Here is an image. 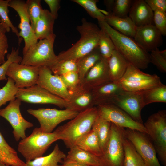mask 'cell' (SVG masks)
<instances>
[{"mask_svg": "<svg viewBox=\"0 0 166 166\" xmlns=\"http://www.w3.org/2000/svg\"><path fill=\"white\" fill-rule=\"evenodd\" d=\"M101 29L110 36L115 49L129 63L138 68H147L150 63V54L142 49L133 38L125 35L114 29L105 21L98 22Z\"/></svg>", "mask_w": 166, "mask_h": 166, "instance_id": "obj_1", "label": "cell"}, {"mask_svg": "<svg viewBox=\"0 0 166 166\" xmlns=\"http://www.w3.org/2000/svg\"><path fill=\"white\" fill-rule=\"evenodd\" d=\"M81 22L77 27L80 35L79 39L68 49L57 55V61H77L98 46L101 28L85 18H82Z\"/></svg>", "mask_w": 166, "mask_h": 166, "instance_id": "obj_2", "label": "cell"}, {"mask_svg": "<svg viewBox=\"0 0 166 166\" xmlns=\"http://www.w3.org/2000/svg\"><path fill=\"white\" fill-rule=\"evenodd\" d=\"M98 115L95 106L80 112L73 118L55 130L58 140H62L69 148L74 146L77 140L91 129Z\"/></svg>", "mask_w": 166, "mask_h": 166, "instance_id": "obj_3", "label": "cell"}, {"mask_svg": "<svg viewBox=\"0 0 166 166\" xmlns=\"http://www.w3.org/2000/svg\"><path fill=\"white\" fill-rule=\"evenodd\" d=\"M58 140L56 130L47 133L36 127L30 135L21 139L17 149L26 162H28L43 156L51 144Z\"/></svg>", "mask_w": 166, "mask_h": 166, "instance_id": "obj_4", "label": "cell"}, {"mask_svg": "<svg viewBox=\"0 0 166 166\" xmlns=\"http://www.w3.org/2000/svg\"><path fill=\"white\" fill-rule=\"evenodd\" d=\"M143 124L161 163L166 166V110L152 114Z\"/></svg>", "mask_w": 166, "mask_h": 166, "instance_id": "obj_5", "label": "cell"}, {"mask_svg": "<svg viewBox=\"0 0 166 166\" xmlns=\"http://www.w3.org/2000/svg\"><path fill=\"white\" fill-rule=\"evenodd\" d=\"M55 40H40L31 46L24 54L20 64L28 66L50 68L57 61L54 52Z\"/></svg>", "mask_w": 166, "mask_h": 166, "instance_id": "obj_6", "label": "cell"}, {"mask_svg": "<svg viewBox=\"0 0 166 166\" xmlns=\"http://www.w3.org/2000/svg\"><path fill=\"white\" fill-rule=\"evenodd\" d=\"M124 129L111 123L109 138L101 156L99 157L101 166H123Z\"/></svg>", "mask_w": 166, "mask_h": 166, "instance_id": "obj_7", "label": "cell"}, {"mask_svg": "<svg viewBox=\"0 0 166 166\" xmlns=\"http://www.w3.org/2000/svg\"><path fill=\"white\" fill-rule=\"evenodd\" d=\"M28 113L34 117L39 121L40 129L43 132H52L56 126L61 122L71 120L79 113L65 109L58 110L56 109L40 108L29 109Z\"/></svg>", "mask_w": 166, "mask_h": 166, "instance_id": "obj_8", "label": "cell"}, {"mask_svg": "<svg viewBox=\"0 0 166 166\" xmlns=\"http://www.w3.org/2000/svg\"><path fill=\"white\" fill-rule=\"evenodd\" d=\"M124 134L132 144L145 166H162L157 158L155 147L146 133L126 128L124 129Z\"/></svg>", "mask_w": 166, "mask_h": 166, "instance_id": "obj_9", "label": "cell"}, {"mask_svg": "<svg viewBox=\"0 0 166 166\" xmlns=\"http://www.w3.org/2000/svg\"><path fill=\"white\" fill-rule=\"evenodd\" d=\"M98 115L117 126L136 130L147 134L143 124L134 120L128 115L117 106L111 104L96 106Z\"/></svg>", "mask_w": 166, "mask_h": 166, "instance_id": "obj_10", "label": "cell"}, {"mask_svg": "<svg viewBox=\"0 0 166 166\" xmlns=\"http://www.w3.org/2000/svg\"><path fill=\"white\" fill-rule=\"evenodd\" d=\"M21 101L16 98L10 101L5 108L0 109V116L6 119L11 125L12 133L16 141L26 138V130L34 126L32 123L22 116L20 109Z\"/></svg>", "mask_w": 166, "mask_h": 166, "instance_id": "obj_11", "label": "cell"}, {"mask_svg": "<svg viewBox=\"0 0 166 166\" xmlns=\"http://www.w3.org/2000/svg\"><path fill=\"white\" fill-rule=\"evenodd\" d=\"M15 97L21 101L26 102L51 104L61 109L65 108L67 102L66 101L37 85L28 88L18 89Z\"/></svg>", "mask_w": 166, "mask_h": 166, "instance_id": "obj_12", "label": "cell"}, {"mask_svg": "<svg viewBox=\"0 0 166 166\" xmlns=\"http://www.w3.org/2000/svg\"><path fill=\"white\" fill-rule=\"evenodd\" d=\"M111 104L124 111L136 122L143 124L141 111L145 105L141 92L123 90L115 97Z\"/></svg>", "mask_w": 166, "mask_h": 166, "instance_id": "obj_13", "label": "cell"}, {"mask_svg": "<svg viewBox=\"0 0 166 166\" xmlns=\"http://www.w3.org/2000/svg\"><path fill=\"white\" fill-rule=\"evenodd\" d=\"M8 6L17 13L20 18V22L18 27L20 30L19 36L23 39L25 42L23 49V54H24L31 46L38 42V40L30 23L26 1L22 0H10Z\"/></svg>", "mask_w": 166, "mask_h": 166, "instance_id": "obj_14", "label": "cell"}, {"mask_svg": "<svg viewBox=\"0 0 166 166\" xmlns=\"http://www.w3.org/2000/svg\"><path fill=\"white\" fill-rule=\"evenodd\" d=\"M39 72V67L13 62L9 66L6 75L14 81L18 88L22 89L37 85Z\"/></svg>", "mask_w": 166, "mask_h": 166, "instance_id": "obj_15", "label": "cell"}, {"mask_svg": "<svg viewBox=\"0 0 166 166\" xmlns=\"http://www.w3.org/2000/svg\"><path fill=\"white\" fill-rule=\"evenodd\" d=\"M37 85L67 101L69 100L68 89L60 77L54 74L48 67H39V77Z\"/></svg>", "mask_w": 166, "mask_h": 166, "instance_id": "obj_16", "label": "cell"}, {"mask_svg": "<svg viewBox=\"0 0 166 166\" xmlns=\"http://www.w3.org/2000/svg\"><path fill=\"white\" fill-rule=\"evenodd\" d=\"M162 36L154 25H149L137 27L133 39L142 49L148 53L162 45Z\"/></svg>", "mask_w": 166, "mask_h": 166, "instance_id": "obj_17", "label": "cell"}, {"mask_svg": "<svg viewBox=\"0 0 166 166\" xmlns=\"http://www.w3.org/2000/svg\"><path fill=\"white\" fill-rule=\"evenodd\" d=\"M109 81L110 80L109 72L108 59L102 57L89 70L80 85L83 88L91 90Z\"/></svg>", "mask_w": 166, "mask_h": 166, "instance_id": "obj_18", "label": "cell"}, {"mask_svg": "<svg viewBox=\"0 0 166 166\" xmlns=\"http://www.w3.org/2000/svg\"><path fill=\"white\" fill-rule=\"evenodd\" d=\"M69 91L70 98L65 109L80 113L95 106L91 90L80 85Z\"/></svg>", "mask_w": 166, "mask_h": 166, "instance_id": "obj_19", "label": "cell"}, {"mask_svg": "<svg viewBox=\"0 0 166 166\" xmlns=\"http://www.w3.org/2000/svg\"><path fill=\"white\" fill-rule=\"evenodd\" d=\"M123 90L118 81H109L91 90L94 106L112 104L115 97Z\"/></svg>", "mask_w": 166, "mask_h": 166, "instance_id": "obj_20", "label": "cell"}, {"mask_svg": "<svg viewBox=\"0 0 166 166\" xmlns=\"http://www.w3.org/2000/svg\"><path fill=\"white\" fill-rule=\"evenodd\" d=\"M154 12L145 0H134L133 2L128 16L137 27L149 25H154Z\"/></svg>", "mask_w": 166, "mask_h": 166, "instance_id": "obj_21", "label": "cell"}, {"mask_svg": "<svg viewBox=\"0 0 166 166\" xmlns=\"http://www.w3.org/2000/svg\"><path fill=\"white\" fill-rule=\"evenodd\" d=\"M55 20L49 11L43 9L34 30V33L38 40H55L56 35L53 33V29Z\"/></svg>", "mask_w": 166, "mask_h": 166, "instance_id": "obj_22", "label": "cell"}, {"mask_svg": "<svg viewBox=\"0 0 166 166\" xmlns=\"http://www.w3.org/2000/svg\"><path fill=\"white\" fill-rule=\"evenodd\" d=\"M105 21L121 33L132 38L134 37L137 27L128 16L126 18H121L108 12L105 15Z\"/></svg>", "mask_w": 166, "mask_h": 166, "instance_id": "obj_23", "label": "cell"}, {"mask_svg": "<svg viewBox=\"0 0 166 166\" xmlns=\"http://www.w3.org/2000/svg\"><path fill=\"white\" fill-rule=\"evenodd\" d=\"M129 63L115 49L108 59L110 81H118L124 75Z\"/></svg>", "mask_w": 166, "mask_h": 166, "instance_id": "obj_24", "label": "cell"}, {"mask_svg": "<svg viewBox=\"0 0 166 166\" xmlns=\"http://www.w3.org/2000/svg\"><path fill=\"white\" fill-rule=\"evenodd\" d=\"M74 146L99 157L102 154L97 136L92 129L77 140Z\"/></svg>", "mask_w": 166, "mask_h": 166, "instance_id": "obj_25", "label": "cell"}, {"mask_svg": "<svg viewBox=\"0 0 166 166\" xmlns=\"http://www.w3.org/2000/svg\"><path fill=\"white\" fill-rule=\"evenodd\" d=\"M66 157V155L57 144L49 154L26 162L25 166H61L59 164L62 163Z\"/></svg>", "mask_w": 166, "mask_h": 166, "instance_id": "obj_26", "label": "cell"}, {"mask_svg": "<svg viewBox=\"0 0 166 166\" xmlns=\"http://www.w3.org/2000/svg\"><path fill=\"white\" fill-rule=\"evenodd\" d=\"M69 148L65 159L89 166H101L99 157L76 146H73Z\"/></svg>", "mask_w": 166, "mask_h": 166, "instance_id": "obj_27", "label": "cell"}, {"mask_svg": "<svg viewBox=\"0 0 166 166\" xmlns=\"http://www.w3.org/2000/svg\"><path fill=\"white\" fill-rule=\"evenodd\" d=\"M0 161L9 166L26 165V163L19 157L17 152L9 145L0 132Z\"/></svg>", "mask_w": 166, "mask_h": 166, "instance_id": "obj_28", "label": "cell"}, {"mask_svg": "<svg viewBox=\"0 0 166 166\" xmlns=\"http://www.w3.org/2000/svg\"><path fill=\"white\" fill-rule=\"evenodd\" d=\"M102 57L98 46L76 61L80 84L89 70Z\"/></svg>", "mask_w": 166, "mask_h": 166, "instance_id": "obj_29", "label": "cell"}, {"mask_svg": "<svg viewBox=\"0 0 166 166\" xmlns=\"http://www.w3.org/2000/svg\"><path fill=\"white\" fill-rule=\"evenodd\" d=\"M123 90L130 92L144 91L162 84L160 78L155 74L152 78L137 81H118Z\"/></svg>", "mask_w": 166, "mask_h": 166, "instance_id": "obj_30", "label": "cell"}, {"mask_svg": "<svg viewBox=\"0 0 166 166\" xmlns=\"http://www.w3.org/2000/svg\"><path fill=\"white\" fill-rule=\"evenodd\" d=\"M123 144L124 152L123 166H145L142 159L132 144L124 136Z\"/></svg>", "mask_w": 166, "mask_h": 166, "instance_id": "obj_31", "label": "cell"}, {"mask_svg": "<svg viewBox=\"0 0 166 166\" xmlns=\"http://www.w3.org/2000/svg\"><path fill=\"white\" fill-rule=\"evenodd\" d=\"M111 124L98 115L92 127L97 136L102 153L109 138Z\"/></svg>", "mask_w": 166, "mask_h": 166, "instance_id": "obj_32", "label": "cell"}, {"mask_svg": "<svg viewBox=\"0 0 166 166\" xmlns=\"http://www.w3.org/2000/svg\"><path fill=\"white\" fill-rule=\"evenodd\" d=\"M146 105L156 102H166V86L162 84L141 91Z\"/></svg>", "mask_w": 166, "mask_h": 166, "instance_id": "obj_33", "label": "cell"}, {"mask_svg": "<svg viewBox=\"0 0 166 166\" xmlns=\"http://www.w3.org/2000/svg\"><path fill=\"white\" fill-rule=\"evenodd\" d=\"M10 0H0V23L6 30L10 32V29L18 38L19 43L22 41L19 36V32L16 27L13 24L8 16V4Z\"/></svg>", "mask_w": 166, "mask_h": 166, "instance_id": "obj_34", "label": "cell"}, {"mask_svg": "<svg viewBox=\"0 0 166 166\" xmlns=\"http://www.w3.org/2000/svg\"><path fill=\"white\" fill-rule=\"evenodd\" d=\"M72 1L81 6L90 16L97 19L98 22L105 21V15L97 6V3L98 0H73Z\"/></svg>", "mask_w": 166, "mask_h": 166, "instance_id": "obj_35", "label": "cell"}, {"mask_svg": "<svg viewBox=\"0 0 166 166\" xmlns=\"http://www.w3.org/2000/svg\"><path fill=\"white\" fill-rule=\"evenodd\" d=\"M154 75L145 73L129 63L124 75L119 81H137L151 78L154 76Z\"/></svg>", "mask_w": 166, "mask_h": 166, "instance_id": "obj_36", "label": "cell"}, {"mask_svg": "<svg viewBox=\"0 0 166 166\" xmlns=\"http://www.w3.org/2000/svg\"><path fill=\"white\" fill-rule=\"evenodd\" d=\"M98 47L102 57L108 59L115 49L114 44L108 34L101 29Z\"/></svg>", "mask_w": 166, "mask_h": 166, "instance_id": "obj_37", "label": "cell"}, {"mask_svg": "<svg viewBox=\"0 0 166 166\" xmlns=\"http://www.w3.org/2000/svg\"><path fill=\"white\" fill-rule=\"evenodd\" d=\"M27 12L31 25L34 31L36 23L40 18L43 9L40 0H27L26 1Z\"/></svg>", "mask_w": 166, "mask_h": 166, "instance_id": "obj_38", "label": "cell"}, {"mask_svg": "<svg viewBox=\"0 0 166 166\" xmlns=\"http://www.w3.org/2000/svg\"><path fill=\"white\" fill-rule=\"evenodd\" d=\"M18 89L15 86L14 81L8 77L6 84L0 89V108L7 102L16 98Z\"/></svg>", "mask_w": 166, "mask_h": 166, "instance_id": "obj_39", "label": "cell"}, {"mask_svg": "<svg viewBox=\"0 0 166 166\" xmlns=\"http://www.w3.org/2000/svg\"><path fill=\"white\" fill-rule=\"evenodd\" d=\"M49 68L54 74L58 76L70 72H77V62L72 60L57 61Z\"/></svg>", "mask_w": 166, "mask_h": 166, "instance_id": "obj_40", "label": "cell"}, {"mask_svg": "<svg viewBox=\"0 0 166 166\" xmlns=\"http://www.w3.org/2000/svg\"><path fill=\"white\" fill-rule=\"evenodd\" d=\"M132 2V0H115L111 13L121 18L128 17Z\"/></svg>", "mask_w": 166, "mask_h": 166, "instance_id": "obj_41", "label": "cell"}, {"mask_svg": "<svg viewBox=\"0 0 166 166\" xmlns=\"http://www.w3.org/2000/svg\"><path fill=\"white\" fill-rule=\"evenodd\" d=\"M22 57L19 55L18 49L12 48L7 56V60L0 65V81L7 80L6 73L10 65L13 62L20 63Z\"/></svg>", "mask_w": 166, "mask_h": 166, "instance_id": "obj_42", "label": "cell"}, {"mask_svg": "<svg viewBox=\"0 0 166 166\" xmlns=\"http://www.w3.org/2000/svg\"><path fill=\"white\" fill-rule=\"evenodd\" d=\"M150 63L155 65L161 72H166V50L160 51L158 49L151 52Z\"/></svg>", "mask_w": 166, "mask_h": 166, "instance_id": "obj_43", "label": "cell"}, {"mask_svg": "<svg viewBox=\"0 0 166 166\" xmlns=\"http://www.w3.org/2000/svg\"><path fill=\"white\" fill-rule=\"evenodd\" d=\"M154 12V25L163 36L166 35V12L157 10Z\"/></svg>", "mask_w": 166, "mask_h": 166, "instance_id": "obj_44", "label": "cell"}, {"mask_svg": "<svg viewBox=\"0 0 166 166\" xmlns=\"http://www.w3.org/2000/svg\"><path fill=\"white\" fill-rule=\"evenodd\" d=\"M69 90L73 89L80 85L77 72H70L59 76Z\"/></svg>", "mask_w": 166, "mask_h": 166, "instance_id": "obj_45", "label": "cell"}, {"mask_svg": "<svg viewBox=\"0 0 166 166\" xmlns=\"http://www.w3.org/2000/svg\"><path fill=\"white\" fill-rule=\"evenodd\" d=\"M6 30L0 23V65L4 63L5 56L9 47Z\"/></svg>", "mask_w": 166, "mask_h": 166, "instance_id": "obj_46", "label": "cell"}, {"mask_svg": "<svg viewBox=\"0 0 166 166\" xmlns=\"http://www.w3.org/2000/svg\"><path fill=\"white\" fill-rule=\"evenodd\" d=\"M145 1L153 12L160 10L166 12V0H145Z\"/></svg>", "mask_w": 166, "mask_h": 166, "instance_id": "obj_47", "label": "cell"}, {"mask_svg": "<svg viewBox=\"0 0 166 166\" xmlns=\"http://www.w3.org/2000/svg\"><path fill=\"white\" fill-rule=\"evenodd\" d=\"M45 2L48 5L50 12L55 19L58 16V11L60 7V1L59 0H45Z\"/></svg>", "mask_w": 166, "mask_h": 166, "instance_id": "obj_48", "label": "cell"}, {"mask_svg": "<svg viewBox=\"0 0 166 166\" xmlns=\"http://www.w3.org/2000/svg\"><path fill=\"white\" fill-rule=\"evenodd\" d=\"M61 166H89L75 161L65 159Z\"/></svg>", "mask_w": 166, "mask_h": 166, "instance_id": "obj_49", "label": "cell"}, {"mask_svg": "<svg viewBox=\"0 0 166 166\" xmlns=\"http://www.w3.org/2000/svg\"><path fill=\"white\" fill-rule=\"evenodd\" d=\"M115 0H108L104 1V3L108 10V12L111 13L114 5Z\"/></svg>", "mask_w": 166, "mask_h": 166, "instance_id": "obj_50", "label": "cell"}, {"mask_svg": "<svg viewBox=\"0 0 166 166\" xmlns=\"http://www.w3.org/2000/svg\"><path fill=\"white\" fill-rule=\"evenodd\" d=\"M0 166H9L7 165L0 161Z\"/></svg>", "mask_w": 166, "mask_h": 166, "instance_id": "obj_51", "label": "cell"}]
</instances>
